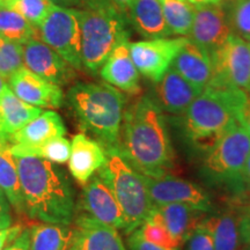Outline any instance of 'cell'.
I'll list each match as a JSON object with an SVG mask.
<instances>
[{
  "instance_id": "7",
  "label": "cell",
  "mask_w": 250,
  "mask_h": 250,
  "mask_svg": "<svg viewBox=\"0 0 250 250\" xmlns=\"http://www.w3.org/2000/svg\"><path fill=\"white\" fill-rule=\"evenodd\" d=\"M250 155V134L235 123L203 155L201 175L212 187L234 193Z\"/></svg>"
},
{
  "instance_id": "3",
  "label": "cell",
  "mask_w": 250,
  "mask_h": 250,
  "mask_svg": "<svg viewBox=\"0 0 250 250\" xmlns=\"http://www.w3.org/2000/svg\"><path fill=\"white\" fill-rule=\"evenodd\" d=\"M23 193L26 217L40 223L71 226L76 193L61 166L36 156H14Z\"/></svg>"
},
{
  "instance_id": "32",
  "label": "cell",
  "mask_w": 250,
  "mask_h": 250,
  "mask_svg": "<svg viewBox=\"0 0 250 250\" xmlns=\"http://www.w3.org/2000/svg\"><path fill=\"white\" fill-rule=\"evenodd\" d=\"M226 7L232 33L250 42V0H226Z\"/></svg>"
},
{
  "instance_id": "11",
  "label": "cell",
  "mask_w": 250,
  "mask_h": 250,
  "mask_svg": "<svg viewBox=\"0 0 250 250\" xmlns=\"http://www.w3.org/2000/svg\"><path fill=\"white\" fill-rule=\"evenodd\" d=\"M188 40L177 36L130 42L131 57L139 74L152 83L161 80Z\"/></svg>"
},
{
  "instance_id": "39",
  "label": "cell",
  "mask_w": 250,
  "mask_h": 250,
  "mask_svg": "<svg viewBox=\"0 0 250 250\" xmlns=\"http://www.w3.org/2000/svg\"><path fill=\"white\" fill-rule=\"evenodd\" d=\"M24 230L21 224L0 230V250H5Z\"/></svg>"
},
{
  "instance_id": "37",
  "label": "cell",
  "mask_w": 250,
  "mask_h": 250,
  "mask_svg": "<svg viewBox=\"0 0 250 250\" xmlns=\"http://www.w3.org/2000/svg\"><path fill=\"white\" fill-rule=\"evenodd\" d=\"M127 250H169L154 245L144 239L140 229L133 230L127 237Z\"/></svg>"
},
{
  "instance_id": "19",
  "label": "cell",
  "mask_w": 250,
  "mask_h": 250,
  "mask_svg": "<svg viewBox=\"0 0 250 250\" xmlns=\"http://www.w3.org/2000/svg\"><path fill=\"white\" fill-rule=\"evenodd\" d=\"M68 250H127L117 229L87 219H74Z\"/></svg>"
},
{
  "instance_id": "33",
  "label": "cell",
  "mask_w": 250,
  "mask_h": 250,
  "mask_svg": "<svg viewBox=\"0 0 250 250\" xmlns=\"http://www.w3.org/2000/svg\"><path fill=\"white\" fill-rule=\"evenodd\" d=\"M24 66L23 45L0 37V74L6 81Z\"/></svg>"
},
{
  "instance_id": "6",
  "label": "cell",
  "mask_w": 250,
  "mask_h": 250,
  "mask_svg": "<svg viewBox=\"0 0 250 250\" xmlns=\"http://www.w3.org/2000/svg\"><path fill=\"white\" fill-rule=\"evenodd\" d=\"M107 161L98 173L121 206L126 220L125 234L129 235L147 220L154 210L143 175L129 164L120 149H109Z\"/></svg>"
},
{
  "instance_id": "40",
  "label": "cell",
  "mask_w": 250,
  "mask_h": 250,
  "mask_svg": "<svg viewBox=\"0 0 250 250\" xmlns=\"http://www.w3.org/2000/svg\"><path fill=\"white\" fill-rule=\"evenodd\" d=\"M240 225H241V235L243 245L250 247V206L240 208Z\"/></svg>"
},
{
  "instance_id": "8",
  "label": "cell",
  "mask_w": 250,
  "mask_h": 250,
  "mask_svg": "<svg viewBox=\"0 0 250 250\" xmlns=\"http://www.w3.org/2000/svg\"><path fill=\"white\" fill-rule=\"evenodd\" d=\"M39 30L45 44L54 49L76 70H83L79 9L54 4Z\"/></svg>"
},
{
  "instance_id": "30",
  "label": "cell",
  "mask_w": 250,
  "mask_h": 250,
  "mask_svg": "<svg viewBox=\"0 0 250 250\" xmlns=\"http://www.w3.org/2000/svg\"><path fill=\"white\" fill-rule=\"evenodd\" d=\"M11 153L13 156H36L54 164L62 165L70 159L71 143L64 137H58L31 148H17L11 146Z\"/></svg>"
},
{
  "instance_id": "28",
  "label": "cell",
  "mask_w": 250,
  "mask_h": 250,
  "mask_svg": "<svg viewBox=\"0 0 250 250\" xmlns=\"http://www.w3.org/2000/svg\"><path fill=\"white\" fill-rule=\"evenodd\" d=\"M166 24L171 36L189 37L196 7L187 0H160Z\"/></svg>"
},
{
  "instance_id": "49",
  "label": "cell",
  "mask_w": 250,
  "mask_h": 250,
  "mask_svg": "<svg viewBox=\"0 0 250 250\" xmlns=\"http://www.w3.org/2000/svg\"><path fill=\"white\" fill-rule=\"evenodd\" d=\"M249 250H250V248H249Z\"/></svg>"
},
{
  "instance_id": "24",
  "label": "cell",
  "mask_w": 250,
  "mask_h": 250,
  "mask_svg": "<svg viewBox=\"0 0 250 250\" xmlns=\"http://www.w3.org/2000/svg\"><path fill=\"white\" fill-rule=\"evenodd\" d=\"M127 20L130 27L145 40L171 36L160 0H134L127 11Z\"/></svg>"
},
{
  "instance_id": "20",
  "label": "cell",
  "mask_w": 250,
  "mask_h": 250,
  "mask_svg": "<svg viewBox=\"0 0 250 250\" xmlns=\"http://www.w3.org/2000/svg\"><path fill=\"white\" fill-rule=\"evenodd\" d=\"M171 67L199 92L208 87L213 74L211 57L190 39L175 57Z\"/></svg>"
},
{
  "instance_id": "46",
  "label": "cell",
  "mask_w": 250,
  "mask_h": 250,
  "mask_svg": "<svg viewBox=\"0 0 250 250\" xmlns=\"http://www.w3.org/2000/svg\"><path fill=\"white\" fill-rule=\"evenodd\" d=\"M7 86V83H6V80L2 78L1 74H0V95H1L2 90H4L5 87Z\"/></svg>"
},
{
  "instance_id": "45",
  "label": "cell",
  "mask_w": 250,
  "mask_h": 250,
  "mask_svg": "<svg viewBox=\"0 0 250 250\" xmlns=\"http://www.w3.org/2000/svg\"><path fill=\"white\" fill-rule=\"evenodd\" d=\"M193 6H203V5H213L219 4V2L226 1V0H187Z\"/></svg>"
},
{
  "instance_id": "5",
  "label": "cell",
  "mask_w": 250,
  "mask_h": 250,
  "mask_svg": "<svg viewBox=\"0 0 250 250\" xmlns=\"http://www.w3.org/2000/svg\"><path fill=\"white\" fill-rule=\"evenodd\" d=\"M79 8L83 66L96 76L112 50L130 39V23L112 0H86Z\"/></svg>"
},
{
  "instance_id": "35",
  "label": "cell",
  "mask_w": 250,
  "mask_h": 250,
  "mask_svg": "<svg viewBox=\"0 0 250 250\" xmlns=\"http://www.w3.org/2000/svg\"><path fill=\"white\" fill-rule=\"evenodd\" d=\"M186 250H215L214 239L206 220L198 224L186 241Z\"/></svg>"
},
{
  "instance_id": "21",
  "label": "cell",
  "mask_w": 250,
  "mask_h": 250,
  "mask_svg": "<svg viewBox=\"0 0 250 250\" xmlns=\"http://www.w3.org/2000/svg\"><path fill=\"white\" fill-rule=\"evenodd\" d=\"M66 133L64 122L56 111H44L24 125L9 139V145L17 148H31L49 140L64 137Z\"/></svg>"
},
{
  "instance_id": "43",
  "label": "cell",
  "mask_w": 250,
  "mask_h": 250,
  "mask_svg": "<svg viewBox=\"0 0 250 250\" xmlns=\"http://www.w3.org/2000/svg\"><path fill=\"white\" fill-rule=\"evenodd\" d=\"M50 1L57 6H62V7L72 8V7H80L86 0H50Z\"/></svg>"
},
{
  "instance_id": "47",
  "label": "cell",
  "mask_w": 250,
  "mask_h": 250,
  "mask_svg": "<svg viewBox=\"0 0 250 250\" xmlns=\"http://www.w3.org/2000/svg\"><path fill=\"white\" fill-rule=\"evenodd\" d=\"M247 92H248V94L250 95V83H249V87H248V89H247Z\"/></svg>"
},
{
  "instance_id": "26",
  "label": "cell",
  "mask_w": 250,
  "mask_h": 250,
  "mask_svg": "<svg viewBox=\"0 0 250 250\" xmlns=\"http://www.w3.org/2000/svg\"><path fill=\"white\" fill-rule=\"evenodd\" d=\"M0 189L7 197L13 210L19 215H26L17 162L11 153V145L4 142H0Z\"/></svg>"
},
{
  "instance_id": "4",
  "label": "cell",
  "mask_w": 250,
  "mask_h": 250,
  "mask_svg": "<svg viewBox=\"0 0 250 250\" xmlns=\"http://www.w3.org/2000/svg\"><path fill=\"white\" fill-rule=\"evenodd\" d=\"M65 103L83 133L109 149H120L126 96L107 83H76Z\"/></svg>"
},
{
  "instance_id": "29",
  "label": "cell",
  "mask_w": 250,
  "mask_h": 250,
  "mask_svg": "<svg viewBox=\"0 0 250 250\" xmlns=\"http://www.w3.org/2000/svg\"><path fill=\"white\" fill-rule=\"evenodd\" d=\"M35 36V28L20 13L0 7V37L19 44H26Z\"/></svg>"
},
{
  "instance_id": "31",
  "label": "cell",
  "mask_w": 250,
  "mask_h": 250,
  "mask_svg": "<svg viewBox=\"0 0 250 250\" xmlns=\"http://www.w3.org/2000/svg\"><path fill=\"white\" fill-rule=\"evenodd\" d=\"M52 6L54 4L50 0H7L1 7L17 11L31 26L39 29Z\"/></svg>"
},
{
  "instance_id": "18",
  "label": "cell",
  "mask_w": 250,
  "mask_h": 250,
  "mask_svg": "<svg viewBox=\"0 0 250 250\" xmlns=\"http://www.w3.org/2000/svg\"><path fill=\"white\" fill-rule=\"evenodd\" d=\"M107 153L103 146L85 133H78L71 143L68 169L78 183L85 184L104 166Z\"/></svg>"
},
{
  "instance_id": "34",
  "label": "cell",
  "mask_w": 250,
  "mask_h": 250,
  "mask_svg": "<svg viewBox=\"0 0 250 250\" xmlns=\"http://www.w3.org/2000/svg\"><path fill=\"white\" fill-rule=\"evenodd\" d=\"M144 239L169 250H180L181 246L176 240L170 235L164 225L159 223L154 218L149 217L147 220L139 227Z\"/></svg>"
},
{
  "instance_id": "13",
  "label": "cell",
  "mask_w": 250,
  "mask_h": 250,
  "mask_svg": "<svg viewBox=\"0 0 250 250\" xmlns=\"http://www.w3.org/2000/svg\"><path fill=\"white\" fill-rule=\"evenodd\" d=\"M195 7V19L189 39L211 57L233 34L226 1Z\"/></svg>"
},
{
  "instance_id": "14",
  "label": "cell",
  "mask_w": 250,
  "mask_h": 250,
  "mask_svg": "<svg viewBox=\"0 0 250 250\" xmlns=\"http://www.w3.org/2000/svg\"><path fill=\"white\" fill-rule=\"evenodd\" d=\"M24 67L58 86L76 79V68L42 41L33 39L23 44Z\"/></svg>"
},
{
  "instance_id": "12",
  "label": "cell",
  "mask_w": 250,
  "mask_h": 250,
  "mask_svg": "<svg viewBox=\"0 0 250 250\" xmlns=\"http://www.w3.org/2000/svg\"><path fill=\"white\" fill-rule=\"evenodd\" d=\"M143 177L154 206L184 204L205 213L213 211L211 196L198 184L170 174Z\"/></svg>"
},
{
  "instance_id": "27",
  "label": "cell",
  "mask_w": 250,
  "mask_h": 250,
  "mask_svg": "<svg viewBox=\"0 0 250 250\" xmlns=\"http://www.w3.org/2000/svg\"><path fill=\"white\" fill-rule=\"evenodd\" d=\"M29 250H68L73 227L64 225L36 224L30 228Z\"/></svg>"
},
{
  "instance_id": "22",
  "label": "cell",
  "mask_w": 250,
  "mask_h": 250,
  "mask_svg": "<svg viewBox=\"0 0 250 250\" xmlns=\"http://www.w3.org/2000/svg\"><path fill=\"white\" fill-rule=\"evenodd\" d=\"M149 217L164 225L182 247L198 224L205 219V212L184 204H165L155 206Z\"/></svg>"
},
{
  "instance_id": "17",
  "label": "cell",
  "mask_w": 250,
  "mask_h": 250,
  "mask_svg": "<svg viewBox=\"0 0 250 250\" xmlns=\"http://www.w3.org/2000/svg\"><path fill=\"white\" fill-rule=\"evenodd\" d=\"M99 76L121 92L139 93V72L131 57L130 39L123 40L112 50L100 70Z\"/></svg>"
},
{
  "instance_id": "15",
  "label": "cell",
  "mask_w": 250,
  "mask_h": 250,
  "mask_svg": "<svg viewBox=\"0 0 250 250\" xmlns=\"http://www.w3.org/2000/svg\"><path fill=\"white\" fill-rule=\"evenodd\" d=\"M9 87L19 99L39 108H59L64 102L61 86L28 70L20 68L8 80Z\"/></svg>"
},
{
  "instance_id": "44",
  "label": "cell",
  "mask_w": 250,
  "mask_h": 250,
  "mask_svg": "<svg viewBox=\"0 0 250 250\" xmlns=\"http://www.w3.org/2000/svg\"><path fill=\"white\" fill-rule=\"evenodd\" d=\"M112 1L127 17V11H129L130 6L133 4L134 0H112Z\"/></svg>"
},
{
  "instance_id": "41",
  "label": "cell",
  "mask_w": 250,
  "mask_h": 250,
  "mask_svg": "<svg viewBox=\"0 0 250 250\" xmlns=\"http://www.w3.org/2000/svg\"><path fill=\"white\" fill-rule=\"evenodd\" d=\"M29 245L30 229L29 228H24L23 232L21 233L5 250H29Z\"/></svg>"
},
{
  "instance_id": "38",
  "label": "cell",
  "mask_w": 250,
  "mask_h": 250,
  "mask_svg": "<svg viewBox=\"0 0 250 250\" xmlns=\"http://www.w3.org/2000/svg\"><path fill=\"white\" fill-rule=\"evenodd\" d=\"M11 203L7 199V197L2 190L0 189V230L5 229L12 226L13 224V214H12Z\"/></svg>"
},
{
  "instance_id": "1",
  "label": "cell",
  "mask_w": 250,
  "mask_h": 250,
  "mask_svg": "<svg viewBox=\"0 0 250 250\" xmlns=\"http://www.w3.org/2000/svg\"><path fill=\"white\" fill-rule=\"evenodd\" d=\"M168 123L151 94L139 96L125 107L120 152L145 176H161L174 170L175 151Z\"/></svg>"
},
{
  "instance_id": "23",
  "label": "cell",
  "mask_w": 250,
  "mask_h": 250,
  "mask_svg": "<svg viewBox=\"0 0 250 250\" xmlns=\"http://www.w3.org/2000/svg\"><path fill=\"white\" fill-rule=\"evenodd\" d=\"M41 114L42 108L23 102L6 86L0 95V142L9 144L13 134Z\"/></svg>"
},
{
  "instance_id": "2",
  "label": "cell",
  "mask_w": 250,
  "mask_h": 250,
  "mask_svg": "<svg viewBox=\"0 0 250 250\" xmlns=\"http://www.w3.org/2000/svg\"><path fill=\"white\" fill-rule=\"evenodd\" d=\"M249 100L245 89L208 85L180 116H170L184 146L204 155L234 124Z\"/></svg>"
},
{
  "instance_id": "48",
  "label": "cell",
  "mask_w": 250,
  "mask_h": 250,
  "mask_svg": "<svg viewBox=\"0 0 250 250\" xmlns=\"http://www.w3.org/2000/svg\"><path fill=\"white\" fill-rule=\"evenodd\" d=\"M0 6H1V1H0Z\"/></svg>"
},
{
  "instance_id": "36",
  "label": "cell",
  "mask_w": 250,
  "mask_h": 250,
  "mask_svg": "<svg viewBox=\"0 0 250 250\" xmlns=\"http://www.w3.org/2000/svg\"><path fill=\"white\" fill-rule=\"evenodd\" d=\"M237 197V204L241 206H250V155L243 168L237 190L234 192Z\"/></svg>"
},
{
  "instance_id": "25",
  "label": "cell",
  "mask_w": 250,
  "mask_h": 250,
  "mask_svg": "<svg viewBox=\"0 0 250 250\" xmlns=\"http://www.w3.org/2000/svg\"><path fill=\"white\" fill-rule=\"evenodd\" d=\"M239 210L234 208L205 218L214 239L215 250H240L242 241Z\"/></svg>"
},
{
  "instance_id": "42",
  "label": "cell",
  "mask_w": 250,
  "mask_h": 250,
  "mask_svg": "<svg viewBox=\"0 0 250 250\" xmlns=\"http://www.w3.org/2000/svg\"><path fill=\"white\" fill-rule=\"evenodd\" d=\"M237 123L241 125L243 129L250 134V95L245 108H243L242 111L240 112L239 118H237Z\"/></svg>"
},
{
  "instance_id": "9",
  "label": "cell",
  "mask_w": 250,
  "mask_h": 250,
  "mask_svg": "<svg viewBox=\"0 0 250 250\" xmlns=\"http://www.w3.org/2000/svg\"><path fill=\"white\" fill-rule=\"evenodd\" d=\"M74 219H87L123 232L126 229V220L121 206L98 174L83 186L76 203Z\"/></svg>"
},
{
  "instance_id": "16",
  "label": "cell",
  "mask_w": 250,
  "mask_h": 250,
  "mask_svg": "<svg viewBox=\"0 0 250 250\" xmlns=\"http://www.w3.org/2000/svg\"><path fill=\"white\" fill-rule=\"evenodd\" d=\"M201 93L170 66L149 94L165 114L180 116Z\"/></svg>"
},
{
  "instance_id": "10",
  "label": "cell",
  "mask_w": 250,
  "mask_h": 250,
  "mask_svg": "<svg viewBox=\"0 0 250 250\" xmlns=\"http://www.w3.org/2000/svg\"><path fill=\"white\" fill-rule=\"evenodd\" d=\"M211 61L213 74L208 85L248 89L250 83V42L232 34L223 46L211 56Z\"/></svg>"
}]
</instances>
